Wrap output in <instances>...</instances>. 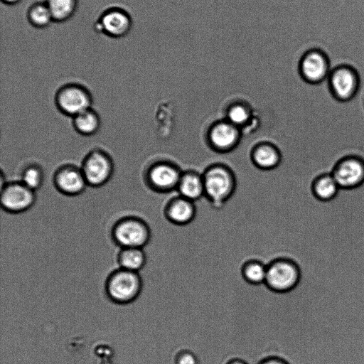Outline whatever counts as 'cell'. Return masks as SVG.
I'll return each instance as SVG.
<instances>
[{"instance_id": "8992f818", "label": "cell", "mask_w": 364, "mask_h": 364, "mask_svg": "<svg viewBox=\"0 0 364 364\" xmlns=\"http://www.w3.org/2000/svg\"><path fill=\"white\" fill-rule=\"evenodd\" d=\"M36 200V191L21 181L6 182L1 186V206L7 213H23L34 205Z\"/></svg>"}, {"instance_id": "484cf974", "label": "cell", "mask_w": 364, "mask_h": 364, "mask_svg": "<svg viewBox=\"0 0 364 364\" xmlns=\"http://www.w3.org/2000/svg\"><path fill=\"white\" fill-rule=\"evenodd\" d=\"M176 364H198L197 355L191 350H181L175 357Z\"/></svg>"}, {"instance_id": "30bf717a", "label": "cell", "mask_w": 364, "mask_h": 364, "mask_svg": "<svg viewBox=\"0 0 364 364\" xmlns=\"http://www.w3.org/2000/svg\"><path fill=\"white\" fill-rule=\"evenodd\" d=\"M53 181L56 190L68 196H78L87 186L81 168L72 164L59 166L53 174Z\"/></svg>"}, {"instance_id": "83f0119b", "label": "cell", "mask_w": 364, "mask_h": 364, "mask_svg": "<svg viewBox=\"0 0 364 364\" xmlns=\"http://www.w3.org/2000/svg\"><path fill=\"white\" fill-rule=\"evenodd\" d=\"M227 364H248V363L242 359L235 358V359L230 360Z\"/></svg>"}, {"instance_id": "d6986e66", "label": "cell", "mask_w": 364, "mask_h": 364, "mask_svg": "<svg viewBox=\"0 0 364 364\" xmlns=\"http://www.w3.org/2000/svg\"><path fill=\"white\" fill-rule=\"evenodd\" d=\"M267 264L260 260L249 259L241 267L243 279L252 285L264 284L267 277Z\"/></svg>"}, {"instance_id": "ffe728a7", "label": "cell", "mask_w": 364, "mask_h": 364, "mask_svg": "<svg viewBox=\"0 0 364 364\" xmlns=\"http://www.w3.org/2000/svg\"><path fill=\"white\" fill-rule=\"evenodd\" d=\"M338 186L332 174L318 177L314 182L313 190L315 196L322 200H330L338 193Z\"/></svg>"}, {"instance_id": "7402d4cb", "label": "cell", "mask_w": 364, "mask_h": 364, "mask_svg": "<svg viewBox=\"0 0 364 364\" xmlns=\"http://www.w3.org/2000/svg\"><path fill=\"white\" fill-rule=\"evenodd\" d=\"M127 26V17L124 14L118 11H113L106 14L102 21V27L112 35L122 33Z\"/></svg>"}, {"instance_id": "3957f363", "label": "cell", "mask_w": 364, "mask_h": 364, "mask_svg": "<svg viewBox=\"0 0 364 364\" xmlns=\"http://www.w3.org/2000/svg\"><path fill=\"white\" fill-rule=\"evenodd\" d=\"M203 178L205 195L215 205H222L233 194L235 178L228 166L212 165L204 172Z\"/></svg>"}, {"instance_id": "7a4b0ae2", "label": "cell", "mask_w": 364, "mask_h": 364, "mask_svg": "<svg viewBox=\"0 0 364 364\" xmlns=\"http://www.w3.org/2000/svg\"><path fill=\"white\" fill-rule=\"evenodd\" d=\"M142 289L139 273L119 267L113 271L105 282L108 297L117 304H128L137 298Z\"/></svg>"}, {"instance_id": "ba28073f", "label": "cell", "mask_w": 364, "mask_h": 364, "mask_svg": "<svg viewBox=\"0 0 364 364\" xmlns=\"http://www.w3.org/2000/svg\"><path fill=\"white\" fill-rule=\"evenodd\" d=\"M357 70L349 65H341L331 68L328 76L329 87L333 95L341 101L350 100L359 87Z\"/></svg>"}, {"instance_id": "7c38bea8", "label": "cell", "mask_w": 364, "mask_h": 364, "mask_svg": "<svg viewBox=\"0 0 364 364\" xmlns=\"http://www.w3.org/2000/svg\"><path fill=\"white\" fill-rule=\"evenodd\" d=\"M332 176L341 188H353L364 182V161L356 156L342 159Z\"/></svg>"}, {"instance_id": "4fadbf2b", "label": "cell", "mask_w": 364, "mask_h": 364, "mask_svg": "<svg viewBox=\"0 0 364 364\" xmlns=\"http://www.w3.org/2000/svg\"><path fill=\"white\" fill-rule=\"evenodd\" d=\"M209 139L212 146L218 151H228L239 143L240 132L227 119L215 123L209 130Z\"/></svg>"}, {"instance_id": "ac0fdd59", "label": "cell", "mask_w": 364, "mask_h": 364, "mask_svg": "<svg viewBox=\"0 0 364 364\" xmlns=\"http://www.w3.org/2000/svg\"><path fill=\"white\" fill-rule=\"evenodd\" d=\"M146 256L142 248H122L117 255L120 268L138 272L145 265Z\"/></svg>"}, {"instance_id": "277c9868", "label": "cell", "mask_w": 364, "mask_h": 364, "mask_svg": "<svg viewBox=\"0 0 364 364\" xmlns=\"http://www.w3.org/2000/svg\"><path fill=\"white\" fill-rule=\"evenodd\" d=\"M112 236L122 248H143L150 240L151 230L143 219L136 216H126L114 224Z\"/></svg>"}, {"instance_id": "52a82bcc", "label": "cell", "mask_w": 364, "mask_h": 364, "mask_svg": "<svg viewBox=\"0 0 364 364\" xmlns=\"http://www.w3.org/2000/svg\"><path fill=\"white\" fill-rule=\"evenodd\" d=\"M55 103L62 114L73 118L92 107V97L85 87L77 85H68L56 92Z\"/></svg>"}, {"instance_id": "44dd1931", "label": "cell", "mask_w": 364, "mask_h": 364, "mask_svg": "<svg viewBox=\"0 0 364 364\" xmlns=\"http://www.w3.org/2000/svg\"><path fill=\"white\" fill-rule=\"evenodd\" d=\"M44 172L37 164H29L25 166L21 173V181L33 191L39 189L44 182Z\"/></svg>"}, {"instance_id": "d4e9b609", "label": "cell", "mask_w": 364, "mask_h": 364, "mask_svg": "<svg viewBox=\"0 0 364 364\" xmlns=\"http://www.w3.org/2000/svg\"><path fill=\"white\" fill-rule=\"evenodd\" d=\"M52 15L48 8L38 6L33 10L31 18L33 21L39 25H44L49 22Z\"/></svg>"}, {"instance_id": "9a60e30c", "label": "cell", "mask_w": 364, "mask_h": 364, "mask_svg": "<svg viewBox=\"0 0 364 364\" xmlns=\"http://www.w3.org/2000/svg\"><path fill=\"white\" fill-rule=\"evenodd\" d=\"M282 158L277 147L268 142L258 144L252 152V159L255 166L264 170L277 167L281 163Z\"/></svg>"}, {"instance_id": "8fae6325", "label": "cell", "mask_w": 364, "mask_h": 364, "mask_svg": "<svg viewBox=\"0 0 364 364\" xmlns=\"http://www.w3.org/2000/svg\"><path fill=\"white\" fill-rule=\"evenodd\" d=\"M331 71L329 62L323 53L312 50L305 54L299 65V74L306 82L318 84L326 80Z\"/></svg>"}, {"instance_id": "6da1fadb", "label": "cell", "mask_w": 364, "mask_h": 364, "mask_svg": "<svg viewBox=\"0 0 364 364\" xmlns=\"http://www.w3.org/2000/svg\"><path fill=\"white\" fill-rule=\"evenodd\" d=\"M264 284L276 293L287 294L294 291L301 279V271L297 263L289 257H280L267 264Z\"/></svg>"}, {"instance_id": "5b68a950", "label": "cell", "mask_w": 364, "mask_h": 364, "mask_svg": "<svg viewBox=\"0 0 364 364\" xmlns=\"http://www.w3.org/2000/svg\"><path fill=\"white\" fill-rule=\"evenodd\" d=\"M80 168L87 186L101 187L112 178L114 162L107 152L101 149H94L85 155Z\"/></svg>"}, {"instance_id": "5bb4252c", "label": "cell", "mask_w": 364, "mask_h": 364, "mask_svg": "<svg viewBox=\"0 0 364 364\" xmlns=\"http://www.w3.org/2000/svg\"><path fill=\"white\" fill-rule=\"evenodd\" d=\"M165 215L171 223L186 225L193 220L196 216V207L193 201L180 196L169 201L165 209Z\"/></svg>"}, {"instance_id": "e0dca14e", "label": "cell", "mask_w": 364, "mask_h": 364, "mask_svg": "<svg viewBox=\"0 0 364 364\" xmlns=\"http://www.w3.org/2000/svg\"><path fill=\"white\" fill-rule=\"evenodd\" d=\"M100 117L92 107L73 117L74 129L82 136L95 134L100 128Z\"/></svg>"}, {"instance_id": "2e32d148", "label": "cell", "mask_w": 364, "mask_h": 364, "mask_svg": "<svg viewBox=\"0 0 364 364\" xmlns=\"http://www.w3.org/2000/svg\"><path fill=\"white\" fill-rule=\"evenodd\" d=\"M178 189L181 196L191 201L199 199L205 194L203 175L194 171H187L181 174Z\"/></svg>"}, {"instance_id": "f1b7e54d", "label": "cell", "mask_w": 364, "mask_h": 364, "mask_svg": "<svg viewBox=\"0 0 364 364\" xmlns=\"http://www.w3.org/2000/svg\"><path fill=\"white\" fill-rule=\"evenodd\" d=\"M5 1H9V2H13V1H15L16 0H5Z\"/></svg>"}, {"instance_id": "cb8c5ba5", "label": "cell", "mask_w": 364, "mask_h": 364, "mask_svg": "<svg viewBox=\"0 0 364 364\" xmlns=\"http://www.w3.org/2000/svg\"><path fill=\"white\" fill-rule=\"evenodd\" d=\"M73 5V0H49L48 8L53 16L63 18L70 14Z\"/></svg>"}, {"instance_id": "4316f807", "label": "cell", "mask_w": 364, "mask_h": 364, "mask_svg": "<svg viewBox=\"0 0 364 364\" xmlns=\"http://www.w3.org/2000/svg\"><path fill=\"white\" fill-rule=\"evenodd\" d=\"M259 364H290V363L284 358L269 356L262 359Z\"/></svg>"}, {"instance_id": "603a6c76", "label": "cell", "mask_w": 364, "mask_h": 364, "mask_svg": "<svg viewBox=\"0 0 364 364\" xmlns=\"http://www.w3.org/2000/svg\"><path fill=\"white\" fill-rule=\"evenodd\" d=\"M250 116V109L243 104L232 105L227 111V120L237 127L247 123Z\"/></svg>"}, {"instance_id": "9c48e42d", "label": "cell", "mask_w": 364, "mask_h": 364, "mask_svg": "<svg viewBox=\"0 0 364 364\" xmlns=\"http://www.w3.org/2000/svg\"><path fill=\"white\" fill-rule=\"evenodd\" d=\"M181 173L175 165L159 161L151 165L145 173L148 186L158 192H167L178 187Z\"/></svg>"}]
</instances>
